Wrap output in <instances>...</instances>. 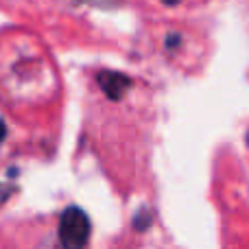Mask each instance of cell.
Here are the masks:
<instances>
[{
	"instance_id": "cell-1",
	"label": "cell",
	"mask_w": 249,
	"mask_h": 249,
	"mask_svg": "<svg viewBox=\"0 0 249 249\" xmlns=\"http://www.w3.org/2000/svg\"><path fill=\"white\" fill-rule=\"evenodd\" d=\"M90 241V216L77 206L64 210L59 219L61 249H86Z\"/></svg>"
},
{
	"instance_id": "cell-2",
	"label": "cell",
	"mask_w": 249,
	"mask_h": 249,
	"mask_svg": "<svg viewBox=\"0 0 249 249\" xmlns=\"http://www.w3.org/2000/svg\"><path fill=\"white\" fill-rule=\"evenodd\" d=\"M99 86L112 101H121L124 92L131 88V79L121 72H114V70H103L99 74Z\"/></svg>"
},
{
	"instance_id": "cell-3",
	"label": "cell",
	"mask_w": 249,
	"mask_h": 249,
	"mask_svg": "<svg viewBox=\"0 0 249 249\" xmlns=\"http://www.w3.org/2000/svg\"><path fill=\"white\" fill-rule=\"evenodd\" d=\"M164 2H166V4H177L179 0H164Z\"/></svg>"
},
{
	"instance_id": "cell-4",
	"label": "cell",
	"mask_w": 249,
	"mask_h": 249,
	"mask_svg": "<svg viewBox=\"0 0 249 249\" xmlns=\"http://www.w3.org/2000/svg\"><path fill=\"white\" fill-rule=\"evenodd\" d=\"M247 144H249V133H247Z\"/></svg>"
}]
</instances>
